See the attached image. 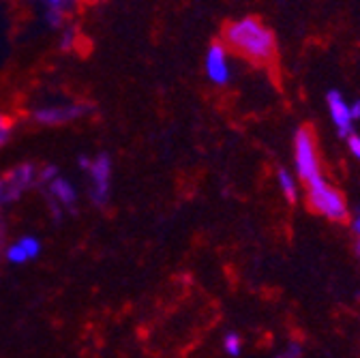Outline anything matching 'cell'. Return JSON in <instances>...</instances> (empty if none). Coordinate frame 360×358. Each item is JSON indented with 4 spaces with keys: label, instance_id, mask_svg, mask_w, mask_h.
<instances>
[{
    "label": "cell",
    "instance_id": "obj_19",
    "mask_svg": "<svg viewBox=\"0 0 360 358\" xmlns=\"http://www.w3.org/2000/svg\"><path fill=\"white\" fill-rule=\"evenodd\" d=\"M347 144H349V151L354 153V157L360 159V136H349L347 138Z\"/></svg>",
    "mask_w": 360,
    "mask_h": 358
},
{
    "label": "cell",
    "instance_id": "obj_8",
    "mask_svg": "<svg viewBox=\"0 0 360 358\" xmlns=\"http://www.w3.org/2000/svg\"><path fill=\"white\" fill-rule=\"evenodd\" d=\"M326 103H328V112H330V118L335 122V127L339 129V136L341 138H349L354 129H352V112H349V106L345 103V99L341 97V93L337 91H328L326 93Z\"/></svg>",
    "mask_w": 360,
    "mask_h": 358
},
{
    "label": "cell",
    "instance_id": "obj_4",
    "mask_svg": "<svg viewBox=\"0 0 360 358\" xmlns=\"http://www.w3.org/2000/svg\"><path fill=\"white\" fill-rule=\"evenodd\" d=\"M88 176H90V198L97 206H103L110 198V181H112V159L105 153H99L88 165Z\"/></svg>",
    "mask_w": 360,
    "mask_h": 358
},
{
    "label": "cell",
    "instance_id": "obj_21",
    "mask_svg": "<svg viewBox=\"0 0 360 358\" xmlns=\"http://www.w3.org/2000/svg\"><path fill=\"white\" fill-rule=\"evenodd\" d=\"M5 204V181L0 178V206Z\"/></svg>",
    "mask_w": 360,
    "mask_h": 358
},
{
    "label": "cell",
    "instance_id": "obj_7",
    "mask_svg": "<svg viewBox=\"0 0 360 358\" xmlns=\"http://www.w3.org/2000/svg\"><path fill=\"white\" fill-rule=\"evenodd\" d=\"M206 75L210 82L223 86L230 82V65H228V52L221 46V43H212L206 52Z\"/></svg>",
    "mask_w": 360,
    "mask_h": 358
},
{
    "label": "cell",
    "instance_id": "obj_15",
    "mask_svg": "<svg viewBox=\"0 0 360 358\" xmlns=\"http://www.w3.org/2000/svg\"><path fill=\"white\" fill-rule=\"evenodd\" d=\"M58 176V170H56V165H48V167H43L41 172H39V185H45L48 187L54 178Z\"/></svg>",
    "mask_w": 360,
    "mask_h": 358
},
{
    "label": "cell",
    "instance_id": "obj_5",
    "mask_svg": "<svg viewBox=\"0 0 360 358\" xmlns=\"http://www.w3.org/2000/svg\"><path fill=\"white\" fill-rule=\"evenodd\" d=\"M93 110L95 108L90 103H71V106H56V108H41L32 114V118L41 124H65L69 120L90 114Z\"/></svg>",
    "mask_w": 360,
    "mask_h": 358
},
{
    "label": "cell",
    "instance_id": "obj_11",
    "mask_svg": "<svg viewBox=\"0 0 360 358\" xmlns=\"http://www.w3.org/2000/svg\"><path fill=\"white\" fill-rule=\"evenodd\" d=\"M277 181H279V187L283 191V196L288 198V202H296L298 198V189H296V181H294V176L288 172V170H279L277 172Z\"/></svg>",
    "mask_w": 360,
    "mask_h": 358
},
{
    "label": "cell",
    "instance_id": "obj_2",
    "mask_svg": "<svg viewBox=\"0 0 360 358\" xmlns=\"http://www.w3.org/2000/svg\"><path fill=\"white\" fill-rule=\"evenodd\" d=\"M294 157H296V174L300 181L311 187L322 183V172H320V157H318V144H315L313 131L302 127L298 129L294 138Z\"/></svg>",
    "mask_w": 360,
    "mask_h": 358
},
{
    "label": "cell",
    "instance_id": "obj_14",
    "mask_svg": "<svg viewBox=\"0 0 360 358\" xmlns=\"http://www.w3.org/2000/svg\"><path fill=\"white\" fill-rule=\"evenodd\" d=\"M5 257H7L11 264H26V262H28V255H26V251L20 247V243L9 245L7 251H5Z\"/></svg>",
    "mask_w": 360,
    "mask_h": 358
},
{
    "label": "cell",
    "instance_id": "obj_13",
    "mask_svg": "<svg viewBox=\"0 0 360 358\" xmlns=\"http://www.w3.org/2000/svg\"><path fill=\"white\" fill-rule=\"evenodd\" d=\"M223 350L228 352L230 356H238L240 350H243L240 337H238L236 333H228V335H225V339H223Z\"/></svg>",
    "mask_w": 360,
    "mask_h": 358
},
{
    "label": "cell",
    "instance_id": "obj_23",
    "mask_svg": "<svg viewBox=\"0 0 360 358\" xmlns=\"http://www.w3.org/2000/svg\"><path fill=\"white\" fill-rule=\"evenodd\" d=\"M358 255H360V243H358Z\"/></svg>",
    "mask_w": 360,
    "mask_h": 358
},
{
    "label": "cell",
    "instance_id": "obj_16",
    "mask_svg": "<svg viewBox=\"0 0 360 358\" xmlns=\"http://www.w3.org/2000/svg\"><path fill=\"white\" fill-rule=\"evenodd\" d=\"M300 356H302V345L298 341H290L288 347L277 358H300Z\"/></svg>",
    "mask_w": 360,
    "mask_h": 358
},
{
    "label": "cell",
    "instance_id": "obj_22",
    "mask_svg": "<svg viewBox=\"0 0 360 358\" xmlns=\"http://www.w3.org/2000/svg\"><path fill=\"white\" fill-rule=\"evenodd\" d=\"M354 232H356V234L360 236V217H358V219L354 221Z\"/></svg>",
    "mask_w": 360,
    "mask_h": 358
},
{
    "label": "cell",
    "instance_id": "obj_9",
    "mask_svg": "<svg viewBox=\"0 0 360 358\" xmlns=\"http://www.w3.org/2000/svg\"><path fill=\"white\" fill-rule=\"evenodd\" d=\"M48 198L54 200L58 206H63L65 210H75V204H77V193H75V187L67 181L63 176H56L54 181L48 185Z\"/></svg>",
    "mask_w": 360,
    "mask_h": 358
},
{
    "label": "cell",
    "instance_id": "obj_1",
    "mask_svg": "<svg viewBox=\"0 0 360 358\" xmlns=\"http://www.w3.org/2000/svg\"><path fill=\"white\" fill-rule=\"evenodd\" d=\"M223 43L251 63H270L277 54L275 32L257 18H240L223 28Z\"/></svg>",
    "mask_w": 360,
    "mask_h": 358
},
{
    "label": "cell",
    "instance_id": "obj_10",
    "mask_svg": "<svg viewBox=\"0 0 360 358\" xmlns=\"http://www.w3.org/2000/svg\"><path fill=\"white\" fill-rule=\"evenodd\" d=\"M75 5L73 3H67V0H52V3H45L43 5V18H45V24L50 28H60L65 24V18L67 13L73 9Z\"/></svg>",
    "mask_w": 360,
    "mask_h": 358
},
{
    "label": "cell",
    "instance_id": "obj_12",
    "mask_svg": "<svg viewBox=\"0 0 360 358\" xmlns=\"http://www.w3.org/2000/svg\"><path fill=\"white\" fill-rule=\"evenodd\" d=\"M18 243H20V247L26 251L28 260H34V257L41 253V243H39V238H37V236H22Z\"/></svg>",
    "mask_w": 360,
    "mask_h": 358
},
{
    "label": "cell",
    "instance_id": "obj_18",
    "mask_svg": "<svg viewBox=\"0 0 360 358\" xmlns=\"http://www.w3.org/2000/svg\"><path fill=\"white\" fill-rule=\"evenodd\" d=\"M75 37H77L75 28H67L65 34H63V39H60V48L63 50H71L75 46Z\"/></svg>",
    "mask_w": 360,
    "mask_h": 358
},
{
    "label": "cell",
    "instance_id": "obj_6",
    "mask_svg": "<svg viewBox=\"0 0 360 358\" xmlns=\"http://www.w3.org/2000/svg\"><path fill=\"white\" fill-rule=\"evenodd\" d=\"M37 181H39V172L30 163L11 170L5 178V202H18L22 193L30 189Z\"/></svg>",
    "mask_w": 360,
    "mask_h": 358
},
{
    "label": "cell",
    "instance_id": "obj_17",
    "mask_svg": "<svg viewBox=\"0 0 360 358\" xmlns=\"http://www.w3.org/2000/svg\"><path fill=\"white\" fill-rule=\"evenodd\" d=\"M9 133H11V122L0 114V146H5L9 140Z\"/></svg>",
    "mask_w": 360,
    "mask_h": 358
},
{
    "label": "cell",
    "instance_id": "obj_20",
    "mask_svg": "<svg viewBox=\"0 0 360 358\" xmlns=\"http://www.w3.org/2000/svg\"><path fill=\"white\" fill-rule=\"evenodd\" d=\"M349 112H352V120H358V118H360V101L352 103V106H349Z\"/></svg>",
    "mask_w": 360,
    "mask_h": 358
},
{
    "label": "cell",
    "instance_id": "obj_3",
    "mask_svg": "<svg viewBox=\"0 0 360 358\" xmlns=\"http://www.w3.org/2000/svg\"><path fill=\"white\" fill-rule=\"evenodd\" d=\"M307 196H309V206L315 212H320L333 221H341L347 217V206L343 196L337 189H333L326 181L307 187Z\"/></svg>",
    "mask_w": 360,
    "mask_h": 358
}]
</instances>
